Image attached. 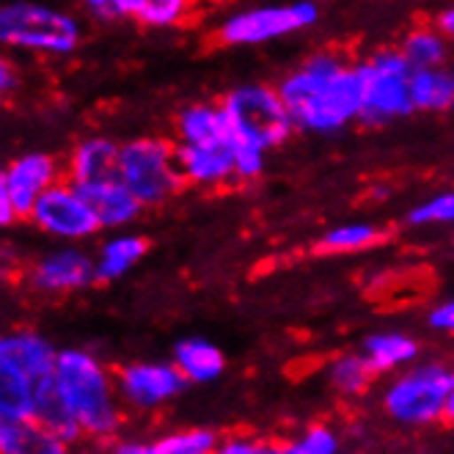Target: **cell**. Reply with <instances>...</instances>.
Returning a JSON list of instances; mask_svg holds the SVG:
<instances>
[{
    "label": "cell",
    "mask_w": 454,
    "mask_h": 454,
    "mask_svg": "<svg viewBox=\"0 0 454 454\" xmlns=\"http://www.w3.org/2000/svg\"><path fill=\"white\" fill-rule=\"evenodd\" d=\"M298 132L336 136L361 121V64L339 50H317L286 69L276 83Z\"/></svg>",
    "instance_id": "1"
},
{
    "label": "cell",
    "mask_w": 454,
    "mask_h": 454,
    "mask_svg": "<svg viewBox=\"0 0 454 454\" xmlns=\"http://www.w3.org/2000/svg\"><path fill=\"white\" fill-rule=\"evenodd\" d=\"M52 380L89 441H114L124 424V405L116 388V372L89 347H61Z\"/></svg>",
    "instance_id": "2"
},
{
    "label": "cell",
    "mask_w": 454,
    "mask_h": 454,
    "mask_svg": "<svg viewBox=\"0 0 454 454\" xmlns=\"http://www.w3.org/2000/svg\"><path fill=\"white\" fill-rule=\"evenodd\" d=\"M83 44V25L72 12L39 0L0 4V47L47 59H67Z\"/></svg>",
    "instance_id": "3"
},
{
    "label": "cell",
    "mask_w": 454,
    "mask_h": 454,
    "mask_svg": "<svg viewBox=\"0 0 454 454\" xmlns=\"http://www.w3.org/2000/svg\"><path fill=\"white\" fill-rule=\"evenodd\" d=\"M454 369L443 361L427 358L388 375V383L380 394L383 413L408 430H421L443 421L446 396Z\"/></svg>",
    "instance_id": "4"
},
{
    "label": "cell",
    "mask_w": 454,
    "mask_h": 454,
    "mask_svg": "<svg viewBox=\"0 0 454 454\" xmlns=\"http://www.w3.org/2000/svg\"><path fill=\"white\" fill-rule=\"evenodd\" d=\"M221 105L229 119L231 141L254 144L264 152H273L286 146L289 138L298 132L273 83H262V80L237 83L221 97Z\"/></svg>",
    "instance_id": "5"
},
{
    "label": "cell",
    "mask_w": 454,
    "mask_h": 454,
    "mask_svg": "<svg viewBox=\"0 0 454 454\" xmlns=\"http://www.w3.org/2000/svg\"><path fill=\"white\" fill-rule=\"evenodd\" d=\"M119 176L144 209L163 207L188 188L176 160V141L163 136L124 141L119 149Z\"/></svg>",
    "instance_id": "6"
},
{
    "label": "cell",
    "mask_w": 454,
    "mask_h": 454,
    "mask_svg": "<svg viewBox=\"0 0 454 454\" xmlns=\"http://www.w3.org/2000/svg\"><path fill=\"white\" fill-rule=\"evenodd\" d=\"M361 64L364 77V108H361V127H388L399 119L416 114L411 97V77L413 67L403 56L396 44L372 50Z\"/></svg>",
    "instance_id": "7"
},
{
    "label": "cell",
    "mask_w": 454,
    "mask_h": 454,
    "mask_svg": "<svg viewBox=\"0 0 454 454\" xmlns=\"http://www.w3.org/2000/svg\"><path fill=\"white\" fill-rule=\"evenodd\" d=\"M317 22H319L317 0H289V4L248 6V9H237L226 14L218 22L215 42L221 47H262V44L311 31Z\"/></svg>",
    "instance_id": "8"
},
{
    "label": "cell",
    "mask_w": 454,
    "mask_h": 454,
    "mask_svg": "<svg viewBox=\"0 0 454 454\" xmlns=\"http://www.w3.org/2000/svg\"><path fill=\"white\" fill-rule=\"evenodd\" d=\"M188 386L174 361H129L116 369L121 405L136 413L163 411L188 391Z\"/></svg>",
    "instance_id": "9"
},
{
    "label": "cell",
    "mask_w": 454,
    "mask_h": 454,
    "mask_svg": "<svg viewBox=\"0 0 454 454\" xmlns=\"http://www.w3.org/2000/svg\"><path fill=\"white\" fill-rule=\"evenodd\" d=\"M28 218L44 234L67 239V243H80V239H89L102 231L91 204L69 179H59L52 188H47L34 204Z\"/></svg>",
    "instance_id": "10"
},
{
    "label": "cell",
    "mask_w": 454,
    "mask_h": 454,
    "mask_svg": "<svg viewBox=\"0 0 454 454\" xmlns=\"http://www.w3.org/2000/svg\"><path fill=\"white\" fill-rule=\"evenodd\" d=\"M28 286L39 295L47 298H61L72 295V292H83L91 284H97V264L94 256L83 248H59L39 256L25 276Z\"/></svg>",
    "instance_id": "11"
},
{
    "label": "cell",
    "mask_w": 454,
    "mask_h": 454,
    "mask_svg": "<svg viewBox=\"0 0 454 454\" xmlns=\"http://www.w3.org/2000/svg\"><path fill=\"white\" fill-rule=\"evenodd\" d=\"M6 188L20 218H28L39 196L61 179V163L47 152H28L4 168Z\"/></svg>",
    "instance_id": "12"
},
{
    "label": "cell",
    "mask_w": 454,
    "mask_h": 454,
    "mask_svg": "<svg viewBox=\"0 0 454 454\" xmlns=\"http://www.w3.org/2000/svg\"><path fill=\"white\" fill-rule=\"evenodd\" d=\"M61 347L36 331H9L0 333V364L17 369L31 383H42L56 372V358Z\"/></svg>",
    "instance_id": "13"
},
{
    "label": "cell",
    "mask_w": 454,
    "mask_h": 454,
    "mask_svg": "<svg viewBox=\"0 0 454 454\" xmlns=\"http://www.w3.org/2000/svg\"><path fill=\"white\" fill-rule=\"evenodd\" d=\"M176 160L184 182L191 188H223V184H237V166L234 149L229 144H209V146H188L176 144Z\"/></svg>",
    "instance_id": "14"
},
{
    "label": "cell",
    "mask_w": 454,
    "mask_h": 454,
    "mask_svg": "<svg viewBox=\"0 0 454 454\" xmlns=\"http://www.w3.org/2000/svg\"><path fill=\"white\" fill-rule=\"evenodd\" d=\"M77 191L91 204L102 229H111V231L127 229L129 223H136L144 212V204L132 196V191L121 182V176L77 184Z\"/></svg>",
    "instance_id": "15"
},
{
    "label": "cell",
    "mask_w": 454,
    "mask_h": 454,
    "mask_svg": "<svg viewBox=\"0 0 454 454\" xmlns=\"http://www.w3.org/2000/svg\"><path fill=\"white\" fill-rule=\"evenodd\" d=\"M221 435L209 427H182L157 438H114L111 454H212Z\"/></svg>",
    "instance_id": "16"
},
{
    "label": "cell",
    "mask_w": 454,
    "mask_h": 454,
    "mask_svg": "<svg viewBox=\"0 0 454 454\" xmlns=\"http://www.w3.org/2000/svg\"><path fill=\"white\" fill-rule=\"evenodd\" d=\"M174 141L188 146H209V144H229L231 129L221 99L218 102H191L179 108L174 119Z\"/></svg>",
    "instance_id": "17"
},
{
    "label": "cell",
    "mask_w": 454,
    "mask_h": 454,
    "mask_svg": "<svg viewBox=\"0 0 454 454\" xmlns=\"http://www.w3.org/2000/svg\"><path fill=\"white\" fill-rule=\"evenodd\" d=\"M72 443L34 416H0V454H69Z\"/></svg>",
    "instance_id": "18"
},
{
    "label": "cell",
    "mask_w": 454,
    "mask_h": 454,
    "mask_svg": "<svg viewBox=\"0 0 454 454\" xmlns=\"http://www.w3.org/2000/svg\"><path fill=\"white\" fill-rule=\"evenodd\" d=\"M119 149L121 144H116L114 138L105 136H89L80 144H74V149L67 157V179L74 184H89V182H99V179H111L119 176Z\"/></svg>",
    "instance_id": "19"
},
{
    "label": "cell",
    "mask_w": 454,
    "mask_h": 454,
    "mask_svg": "<svg viewBox=\"0 0 454 454\" xmlns=\"http://www.w3.org/2000/svg\"><path fill=\"white\" fill-rule=\"evenodd\" d=\"M171 361L182 372V378L191 386H209L218 383L226 372V356L223 350L204 336H184L174 344Z\"/></svg>",
    "instance_id": "20"
},
{
    "label": "cell",
    "mask_w": 454,
    "mask_h": 454,
    "mask_svg": "<svg viewBox=\"0 0 454 454\" xmlns=\"http://www.w3.org/2000/svg\"><path fill=\"white\" fill-rule=\"evenodd\" d=\"M361 353L375 375H394L421 358V341L405 331H375L361 341Z\"/></svg>",
    "instance_id": "21"
},
{
    "label": "cell",
    "mask_w": 454,
    "mask_h": 454,
    "mask_svg": "<svg viewBox=\"0 0 454 454\" xmlns=\"http://www.w3.org/2000/svg\"><path fill=\"white\" fill-rule=\"evenodd\" d=\"M149 254V239L136 231H114L108 239H102L99 251L94 254L97 264V284H111L124 278L141 264V259Z\"/></svg>",
    "instance_id": "22"
},
{
    "label": "cell",
    "mask_w": 454,
    "mask_h": 454,
    "mask_svg": "<svg viewBox=\"0 0 454 454\" xmlns=\"http://www.w3.org/2000/svg\"><path fill=\"white\" fill-rule=\"evenodd\" d=\"M413 69H433V67H449L454 61V44L449 36L438 28L435 22L413 25L403 34L396 44Z\"/></svg>",
    "instance_id": "23"
},
{
    "label": "cell",
    "mask_w": 454,
    "mask_h": 454,
    "mask_svg": "<svg viewBox=\"0 0 454 454\" xmlns=\"http://www.w3.org/2000/svg\"><path fill=\"white\" fill-rule=\"evenodd\" d=\"M388 231L372 221H353V223H339L323 231L317 239L314 251L325 256H350V254H364L386 243Z\"/></svg>",
    "instance_id": "24"
},
{
    "label": "cell",
    "mask_w": 454,
    "mask_h": 454,
    "mask_svg": "<svg viewBox=\"0 0 454 454\" xmlns=\"http://www.w3.org/2000/svg\"><path fill=\"white\" fill-rule=\"evenodd\" d=\"M411 97L416 114H449L454 111V67L413 69Z\"/></svg>",
    "instance_id": "25"
},
{
    "label": "cell",
    "mask_w": 454,
    "mask_h": 454,
    "mask_svg": "<svg viewBox=\"0 0 454 454\" xmlns=\"http://www.w3.org/2000/svg\"><path fill=\"white\" fill-rule=\"evenodd\" d=\"M325 383L333 394L339 396H361L372 388V383H375V369L369 366V361L364 358V353H339L333 356L325 369Z\"/></svg>",
    "instance_id": "26"
},
{
    "label": "cell",
    "mask_w": 454,
    "mask_h": 454,
    "mask_svg": "<svg viewBox=\"0 0 454 454\" xmlns=\"http://www.w3.org/2000/svg\"><path fill=\"white\" fill-rule=\"evenodd\" d=\"M31 416H34L36 421H42V424L47 427V430L59 433V435H61L64 441H69V443H74V441L83 438V435H80L77 421L72 419V413H69V408H67V403H64V396L59 394V386H56V380H52V378L36 383V388H34V408H31Z\"/></svg>",
    "instance_id": "27"
},
{
    "label": "cell",
    "mask_w": 454,
    "mask_h": 454,
    "mask_svg": "<svg viewBox=\"0 0 454 454\" xmlns=\"http://www.w3.org/2000/svg\"><path fill=\"white\" fill-rule=\"evenodd\" d=\"M34 388L36 383L20 375L17 369L0 364V416H31Z\"/></svg>",
    "instance_id": "28"
},
{
    "label": "cell",
    "mask_w": 454,
    "mask_h": 454,
    "mask_svg": "<svg viewBox=\"0 0 454 454\" xmlns=\"http://www.w3.org/2000/svg\"><path fill=\"white\" fill-rule=\"evenodd\" d=\"M411 229H433V226H451L454 229V188L438 191L433 196L413 204L405 215Z\"/></svg>",
    "instance_id": "29"
},
{
    "label": "cell",
    "mask_w": 454,
    "mask_h": 454,
    "mask_svg": "<svg viewBox=\"0 0 454 454\" xmlns=\"http://www.w3.org/2000/svg\"><path fill=\"white\" fill-rule=\"evenodd\" d=\"M196 0H146L138 22L144 28H154V31H168L176 28L184 20L191 17Z\"/></svg>",
    "instance_id": "30"
},
{
    "label": "cell",
    "mask_w": 454,
    "mask_h": 454,
    "mask_svg": "<svg viewBox=\"0 0 454 454\" xmlns=\"http://www.w3.org/2000/svg\"><path fill=\"white\" fill-rule=\"evenodd\" d=\"M309 454H341V435L331 424H309L301 435H295Z\"/></svg>",
    "instance_id": "31"
},
{
    "label": "cell",
    "mask_w": 454,
    "mask_h": 454,
    "mask_svg": "<svg viewBox=\"0 0 454 454\" xmlns=\"http://www.w3.org/2000/svg\"><path fill=\"white\" fill-rule=\"evenodd\" d=\"M212 454H270V443L256 435H231L221 438L218 449Z\"/></svg>",
    "instance_id": "32"
},
{
    "label": "cell",
    "mask_w": 454,
    "mask_h": 454,
    "mask_svg": "<svg viewBox=\"0 0 454 454\" xmlns=\"http://www.w3.org/2000/svg\"><path fill=\"white\" fill-rule=\"evenodd\" d=\"M427 325H430L435 333L454 336V298H446L427 311Z\"/></svg>",
    "instance_id": "33"
},
{
    "label": "cell",
    "mask_w": 454,
    "mask_h": 454,
    "mask_svg": "<svg viewBox=\"0 0 454 454\" xmlns=\"http://www.w3.org/2000/svg\"><path fill=\"white\" fill-rule=\"evenodd\" d=\"M17 218H20L17 207H14V201L9 196V188H6V174H4V168H0V229L12 226Z\"/></svg>",
    "instance_id": "34"
},
{
    "label": "cell",
    "mask_w": 454,
    "mask_h": 454,
    "mask_svg": "<svg viewBox=\"0 0 454 454\" xmlns=\"http://www.w3.org/2000/svg\"><path fill=\"white\" fill-rule=\"evenodd\" d=\"M17 83H20V74H17L14 61L0 52V99H6L17 89Z\"/></svg>",
    "instance_id": "35"
},
{
    "label": "cell",
    "mask_w": 454,
    "mask_h": 454,
    "mask_svg": "<svg viewBox=\"0 0 454 454\" xmlns=\"http://www.w3.org/2000/svg\"><path fill=\"white\" fill-rule=\"evenodd\" d=\"M270 454H309L298 438H286V441H273L270 443Z\"/></svg>",
    "instance_id": "36"
},
{
    "label": "cell",
    "mask_w": 454,
    "mask_h": 454,
    "mask_svg": "<svg viewBox=\"0 0 454 454\" xmlns=\"http://www.w3.org/2000/svg\"><path fill=\"white\" fill-rule=\"evenodd\" d=\"M80 6L91 12L97 20H111V0H80Z\"/></svg>",
    "instance_id": "37"
},
{
    "label": "cell",
    "mask_w": 454,
    "mask_h": 454,
    "mask_svg": "<svg viewBox=\"0 0 454 454\" xmlns=\"http://www.w3.org/2000/svg\"><path fill=\"white\" fill-rule=\"evenodd\" d=\"M443 421L454 427V375H451V386H449V396H446V411H443Z\"/></svg>",
    "instance_id": "38"
},
{
    "label": "cell",
    "mask_w": 454,
    "mask_h": 454,
    "mask_svg": "<svg viewBox=\"0 0 454 454\" xmlns=\"http://www.w3.org/2000/svg\"><path fill=\"white\" fill-rule=\"evenodd\" d=\"M323 4H333V0H323Z\"/></svg>",
    "instance_id": "39"
}]
</instances>
